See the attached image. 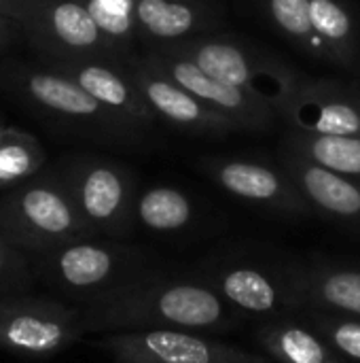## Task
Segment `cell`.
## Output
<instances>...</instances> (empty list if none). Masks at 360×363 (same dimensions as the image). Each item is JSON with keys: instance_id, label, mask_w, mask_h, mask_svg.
I'll list each match as a JSON object with an SVG mask.
<instances>
[{"instance_id": "cell-24", "label": "cell", "mask_w": 360, "mask_h": 363, "mask_svg": "<svg viewBox=\"0 0 360 363\" xmlns=\"http://www.w3.org/2000/svg\"><path fill=\"white\" fill-rule=\"evenodd\" d=\"M269 21L303 53L325 60V47L312 26L310 0H259Z\"/></svg>"}, {"instance_id": "cell-5", "label": "cell", "mask_w": 360, "mask_h": 363, "mask_svg": "<svg viewBox=\"0 0 360 363\" xmlns=\"http://www.w3.org/2000/svg\"><path fill=\"white\" fill-rule=\"evenodd\" d=\"M0 234L17 249L47 255L64 245L95 238L79 215L59 172L32 177L0 200Z\"/></svg>"}, {"instance_id": "cell-19", "label": "cell", "mask_w": 360, "mask_h": 363, "mask_svg": "<svg viewBox=\"0 0 360 363\" xmlns=\"http://www.w3.org/2000/svg\"><path fill=\"white\" fill-rule=\"evenodd\" d=\"M255 340L274 363H348L299 313L261 321Z\"/></svg>"}, {"instance_id": "cell-28", "label": "cell", "mask_w": 360, "mask_h": 363, "mask_svg": "<svg viewBox=\"0 0 360 363\" xmlns=\"http://www.w3.org/2000/svg\"><path fill=\"white\" fill-rule=\"evenodd\" d=\"M15 249H17V247H13V245L0 234V274L19 266V255L15 253Z\"/></svg>"}, {"instance_id": "cell-9", "label": "cell", "mask_w": 360, "mask_h": 363, "mask_svg": "<svg viewBox=\"0 0 360 363\" xmlns=\"http://www.w3.org/2000/svg\"><path fill=\"white\" fill-rule=\"evenodd\" d=\"M117 363H274L261 351L191 330L110 332L98 340Z\"/></svg>"}, {"instance_id": "cell-7", "label": "cell", "mask_w": 360, "mask_h": 363, "mask_svg": "<svg viewBox=\"0 0 360 363\" xmlns=\"http://www.w3.org/2000/svg\"><path fill=\"white\" fill-rule=\"evenodd\" d=\"M79 215L95 238L123 240L136 228V174L106 157H74L59 172Z\"/></svg>"}, {"instance_id": "cell-21", "label": "cell", "mask_w": 360, "mask_h": 363, "mask_svg": "<svg viewBox=\"0 0 360 363\" xmlns=\"http://www.w3.org/2000/svg\"><path fill=\"white\" fill-rule=\"evenodd\" d=\"M197 221L193 198L174 185H151L138 191L136 225L157 236H176Z\"/></svg>"}, {"instance_id": "cell-17", "label": "cell", "mask_w": 360, "mask_h": 363, "mask_svg": "<svg viewBox=\"0 0 360 363\" xmlns=\"http://www.w3.org/2000/svg\"><path fill=\"white\" fill-rule=\"evenodd\" d=\"M138 43L146 49L214 32L221 11L212 0H134Z\"/></svg>"}, {"instance_id": "cell-3", "label": "cell", "mask_w": 360, "mask_h": 363, "mask_svg": "<svg viewBox=\"0 0 360 363\" xmlns=\"http://www.w3.org/2000/svg\"><path fill=\"white\" fill-rule=\"evenodd\" d=\"M0 87L23 100L28 106L49 115L57 123L110 145H140L146 132L134 128L93 96L74 79L53 66L36 68L25 64L2 66Z\"/></svg>"}, {"instance_id": "cell-23", "label": "cell", "mask_w": 360, "mask_h": 363, "mask_svg": "<svg viewBox=\"0 0 360 363\" xmlns=\"http://www.w3.org/2000/svg\"><path fill=\"white\" fill-rule=\"evenodd\" d=\"M45 149L36 136L8 125L0 143V189H13L40 172L45 166Z\"/></svg>"}, {"instance_id": "cell-8", "label": "cell", "mask_w": 360, "mask_h": 363, "mask_svg": "<svg viewBox=\"0 0 360 363\" xmlns=\"http://www.w3.org/2000/svg\"><path fill=\"white\" fill-rule=\"evenodd\" d=\"M23 36L53 60L129 57L100 30L83 0H28L17 19Z\"/></svg>"}, {"instance_id": "cell-27", "label": "cell", "mask_w": 360, "mask_h": 363, "mask_svg": "<svg viewBox=\"0 0 360 363\" xmlns=\"http://www.w3.org/2000/svg\"><path fill=\"white\" fill-rule=\"evenodd\" d=\"M19 34H23L19 23L15 19L6 17V15H0V51L6 49L8 45H13Z\"/></svg>"}, {"instance_id": "cell-30", "label": "cell", "mask_w": 360, "mask_h": 363, "mask_svg": "<svg viewBox=\"0 0 360 363\" xmlns=\"http://www.w3.org/2000/svg\"><path fill=\"white\" fill-rule=\"evenodd\" d=\"M6 130H8V125H2V123H0V143H2V138L6 136Z\"/></svg>"}, {"instance_id": "cell-20", "label": "cell", "mask_w": 360, "mask_h": 363, "mask_svg": "<svg viewBox=\"0 0 360 363\" xmlns=\"http://www.w3.org/2000/svg\"><path fill=\"white\" fill-rule=\"evenodd\" d=\"M310 15L325 60L354 68L360 62V28L348 0H310Z\"/></svg>"}, {"instance_id": "cell-18", "label": "cell", "mask_w": 360, "mask_h": 363, "mask_svg": "<svg viewBox=\"0 0 360 363\" xmlns=\"http://www.w3.org/2000/svg\"><path fill=\"white\" fill-rule=\"evenodd\" d=\"M295 270L303 308L360 319V264L308 259L295 262Z\"/></svg>"}, {"instance_id": "cell-4", "label": "cell", "mask_w": 360, "mask_h": 363, "mask_svg": "<svg viewBox=\"0 0 360 363\" xmlns=\"http://www.w3.org/2000/svg\"><path fill=\"white\" fill-rule=\"evenodd\" d=\"M146 268H151L149 255L134 245L83 238L40 255L36 272L53 291L87 306L115 294Z\"/></svg>"}, {"instance_id": "cell-16", "label": "cell", "mask_w": 360, "mask_h": 363, "mask_svg": "<svg viewBox=\"0 0 360 363\" xmlns=\"http://www.w3.org/2000/svg\"><path fill=\"white\" fill-rule=\"evenodd\" d=\"M53 68L74 79L89 96L102 106L132 123L134 128L151 134L157 125L151 108L146 106L127 62L115 60H53Z\"/></svg>"}, {"instance_id": "cell-6", "label": "cell", "mask_w": 360, "mask_h": 363, "mask_svg": "<svg viewBox=\"0 0 360 363\" xmlns=\"http://www.w3.org/2000/svg\"><path fill=\"white\" fill-rule=\"evenodd\" d=\"M161 49H168L193 62L204 72L261 98L278 113L301 79V72L280 55L229 34L206 32L187 40L161 45Z\"/></svg>"}, {"instance_id": "cell-25", "label": "cell", "mask_w": 360, "mask_h": 363, "mask_svg": "<svg viewBox=\"0 0 360 363\" xmlns=\"http://www.w3.org/2000/svg\"><path fill=\"white\" fill-rule=\"evenodd\" d=\"M106 38L132 57L138 47L134 23V0H83Z\"/></svg>"}, {"instance_id": "cell-13", "label": "cell", "mask_w": 360, "mask_h": 363, "mask_svg": "<svg viewBox=\"0 0 360 363\" xmlns=\"http://www.w3.org/2000/svg\"><path fill=\"white\" fill-rule=\"evenodd\" d=\"M278 115L295 132L325 136L360 134V89L339 79L301 74Z\"/></svg>"}, {"instance_id": "cell-31", "label": "cell", "mask_w": 360, "mask_h": 363, "mask_svg": "<svg viewBox=\"0 0 360 363\" xmlns=\"http://www.w3.org/2000/svg\"><path fill=\"white\" fill-rule=\"evenodd\" d=\"M6 304H8V302H2V300H0V317H2V313H4V308H6Z\"/></svg>"}, {"instance_id": "cell-12", "label": "cell", "mask_w": 360, "mask_h": 363, "mask_svg": "<svg viewBox=\"0 0 360 363\" xmlns=\"http://www.w3.org/2000/svg\"><path fill=\"white\" fill-rule=\"evenodd\" d=\"M127 68L157 123H166L185 134L206 138H221L229 136L231 132H244L233 119L210 108L182 85L157 70L142 53H134L127 60Z\"/></svg>"}, {"instance_id": "cell-11", "label": "cell", "mask_w": 360, "mask_h": 363, "mask_svg": "<svg viewBox=\"0 0 360 363\" xmlns=\"http://www.w3.org/2000/svg\"><path fill=\"white\" fill-rule=\"evenodd\" d=\"M87 334L81 306L57 300H13L0 317V349L21 357H51Z\"/></svg>"}, {"instance_id": "cell-29", "label": "cell", "mask_w": 360, "mask_h": 363, "mask_svg": "<svg viewBox=\"0 0 360 363\" xmlns=\"http://www.w3.org/2000/svg\"><path fill=\"white\" fill-rule=\"evenodd\" d=\"M28 0H0V15H6L11 19H19L21 11L25 9Z\"/></svg>"}, {"instance_id": "cell-2", "label": "cell", "mask_w": 360, "mask_h": 363, "mask_svg": "<svg viewBox=\"0 0 360 363\" xmlns=\"http://www.w3.org/2000/svg\"><path fill=\"white\" fill-rule=\"evenodd\" d=\"M191 272L208 283L244 321H269L303 311L295 262H282L252 249L219 251Z\"/></svg>"}, {"instance_id": "cell-14", "label": "cell", "mask_w": 360, "mask_h": 363, "mask_svg": "<svg viewBox=\"0 0 360 363\" xmlns=\"http://www.w3.org/2000/svg\"><path fill=\"white\" fill-rule=\"evenodd\" d=\"M142 55L157 70H161L166 77H170L172 81L182 85L195 98L206 102L210 108L233 119L244 132L246 130H255V132L269 130L280 119L278 111L272 104L263 102L261 98H257L236 85H229V83L204 72L193 62H189L168 49L153 47V49H146Z\"/></svg>"}, {"instance_id": "cell-1", "label": "cell", "mask_w": 360, "mask_h": 363, "mask_svg": "<svg viewBox=\"0 0 360 363\" xmlns=\"http://www.w3.org/2000/svg\"><path fill=\"white\" fill-rule=\"evenodd\" d=\"M89 332L191 330L229 334L244 319L195 272L174 274L153 266L93 304L81 306Z\"/></svg>"}, {"instance_id": "cell-32", "label": "cell", "mask_w": 360, "mask_h": 363, "mask_svg": "<svg viewBox=\"0 0 360 363\" xmlns=\"http://www.w3.org/2000/svg\"><path fill=\"white\" fill-rule=\"evenodd\" d=\"M212 2H216V0H212Z\"/></svg>"}, {"instance_id": "cell-26", "label": "cell", "mask_w": 360, "mask_h": 363, "mask_svg": "<svg viewBox=\"0 0 360 363\" xmlns=\"http://www.w3.org/2000/svg\"><path fill=\"white\" fill-rule=\"evenodd\" d=\"M299 315L314 325L346 362L360 363V319L318 308H303Z\"/></svg>"}, {"instance_id": "cell-10", "label": "cell", "mask_w": 360, "mask_h": 363, "mask_svg": "<svg viewBox=\"0 0 360 363\" xmlns=\"http://www.w3.org/2000/svg\"><path fill=\"white\" fill-rule=\"evenodd\" d=\"M199 170L231 198L286 219H303L312 208L284 166L246 155H208Z\"/></svg>"}, {"instance_id": "cell-15", "label": "cell", "mask_w": 360, "mask_h": 363, "mask_svg": "<svg viewBox=\"0 0 360 363\" xmlns=\"http://www.w3.org/2000/svg\"><path fill=\"white\" fill-rule=\"evenodd\" d=\"M280 164L308 200L312 215L360 238V183L280 145Z\"/></svg>"}, {"instance_id": "cell-22", "label": "cell", "mask_w": 360, "mask_h": 363, "mask_svg": "<svg viewBox=\"0 0 360 363\" xmlns=\"http://www.w3.org/2000/svg\"><path fill=\"white\" fill-rule=\"evenodd\" d=\"M282 145L337 174L360 183V134L325 136L289 130L282 138Z\"/></svg>"}]
</instances>
